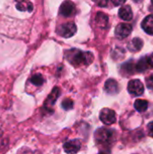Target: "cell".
Returning <instances> with one entry per match:
<instances>
[{"instance_id":"29","label":"cell","mask_w":153,"mask_h":154,"mask_svg":"<svg viewBox=\"0 0 153 154\" xmlns=\"http://www.w3.org/2000/svg\"><path fill=\"white\" fill-rule=\"evenodd\" d=\"M151 3H152V5H153V0H151Z\"/></svg>"},{"instance_id":"23","label":"cell","mask_w":153,"mask_h":154,"mask_svg":"<svg viewBox=\"0 0 153 154\" xmlns=\"http://www.w3.org/2000/svg\"><path fill=\"white\" fill-rule=\"evenodd\" d=\"M147 130H148V134H149V136H151V137H152L153 138V121L148 124V125H147Z\"/></svg>"},{"instance_id":"13","label":"cell","mask_w":153,"mask_h":154,"mask_svg":"<svg viewBox=\"0 0 153 154\" xmlns=\"http://www.w3.org/2000/svg\"><path fill=\"white\" fill-rule=\"evenodd\" d=\"M142 27L148 34L153 35V14H150L144 18L142 23Z\"/></svg>"},{"instance_id":"12","label":"cell","mask_w":153,"mask_h":154,"mask_svg":"<svg viewBox=\"0 0 153 154\" xmlns=\"http://www.w3.org/2000/svg\"><path fill=\"white\" fill-rule=\"evenodd\" d=\"M143 46V41L141 38H133L129 43H128V50L132 52H137L139 51Z\"/></svg>"},{"instance_id":"26","label":"cell","mask_w":153,"mask_h":154,"mask_svg":"<svg viewBox=\"0 0 153 154\" xmlns=\"http://www.w3.org/2000/svg\"><path fill=\"white\" fill-rule=\"evenodd\" d=\"M134 2H140V1H142V0H133Z\"/></svg>"},{"instance_id":"11","label":"cell","mask_w":153,"mask_h":154,"mask_svg":"<svg viewBox=\"0 0 153 154\" xmlns=\"http://www.w3.org/2000/svg\"><path fill=\"white\" fill-rule=\"evenodd\" d=\"M119 17L124 21H130L133 19V10L130 5H124L119 9Z\"/></svg>"},{"instance_id":"17","label":"cell","mask_w":153,"mask_h":154,"mask_svg":"<svg viewBox=\"0 0 153 154\" xmlns=\"http://www.w3.org/2000/svg\"><path fill=\"white\" fill-rule=\"evenodd\" d=\"M121 71H122V73H126V75H132L134 72V66L133 64V61L124 63L122 66Z\"/></svg>"},{"instance_id":"14","label":"cell","mask_w":153,"mask_h":154,"mask_svg":"<svg viewBox=\"0 0 153 154\" xmlns=\"http://www.w3.org/2000/svg\"><path fill=\"white\" fill-rule=\"evenodd\" d=\"M96 23L99 27L106 28L108 24V16L102 12H98L96 16Z\"/></svg>"},{"instance_id":"24","label":"cell","mask_w":153,"mask_h":154,"mask_svg":"<svg viewBox=\"0 0 153 154\" xmlns=\"http://www.w3.org/2000/svg\"><path fill=\"white\" fill-rule=\"evenodd\" d=\"M111 1H112V3H113L115 5H123L124 3H125L126 0H111Z\"/></svg>"},{"instance_id":"10","label":"cell","mask_w":153,"mask_h":154,"mask_svg":"<svg viewBox=\"0 0 153 154\" xmlns=\"http://www.w3.org/2000/svg\"><path fill=\"white\" fill-rule=\"evenodd\" d=\"M105 90L109 95H116L119 92V85L116 80L110 79L105 84Z\"/></svg>"},{"instance_id":"16","label":"cell","mask_w":153,"mask_h":154,"mask_svg":"<svg viewBox=\"0 0 153 154\" xmlns=\"http://www.w3.org/2000/svg\"><path fill=\"white\" fill-rule=\"evenodd\" d=\"M149 106V103L147 100L144 99H137L134 102V108L136 111L140 112V113H143L148 109Z\"/></svg>"},{"instance_id":"15","label":"cell","mask_w":153,"mask_h":154,"mask_svg":"<svg viewBox=\"0 0 153 154\" xmlns=\"http://www.w3.org/2000/svg\"><path fill=\"white\" fill-rule=\"evenodd\" d=\"M16 1V7L20 11H32V4L31 2H27L25 0H15Z\"/></svg>"},{"instance_id":"8","label":"cell","mask_w":153,"mask_h":154,"mask_svg":"<svg viewBox=\"0 0 153 154\" xmlns=\"http://www.w3.org/2000/svg\"><path fill=\"white\" fill-rule=\"evenodd\" d=\"M64 152L68 154H75L78 152V151L81 148V143L79 140L75 139V140H70L67 143H64L63 145Z\"/></svg>"},{"instance_id":"28","label":"cell","mask_w":153,"mask_h":154,"mask_svg":"<svg viewBox=\"0 0 153 154\" xmlns=\"http://www.w3.org/2000/svg\"><path fill=\"white\" fill-rule=\"evenodd\" d=\"M98 154H106V153H105V152H100V153H98Z\"/></svg>"},{"instance_id":"2","label":"cell","mask_w":153,"mask_h":154,"mask_svg":"<svg viewBox=\"0 0 153 154\" xmlns=\"http://www.w3.org/2000/svg\"><path fill=\"white\" fill-rule=\"evenodd\" d=\"M116 132L112 129L99 128L95 133V140L97 144L103 146H109L115 141Z\"/></svg>"},{"instance_id":"6","label":"cell","mask_w":153,"mask_h":154,"mask_svg":"<svg viewBox=\"0 0 153 154\" xmlns=\"http://www.w3.org/2000/svg\"><path fill=\"white\" fill-rule=\"evenodd\" d=\"M133 32V26L129 23H120L115 28V36L118 39H124L128 37Z\"/></svg>"},{"instance_id":"3","label":"cell","mask_w":153,"mask_h":154,"mask_svg":"<svg viewBox=\"0 0 153 154\" xmlns=\"http://www.w3.org/2000/svg\"><path fill=\"white\" fill-rule=\"evenodd\" d=\"M100 120L106 125H112L116 122V114L114 110L109 108H104L99 115Z\"/></svg>"},{"instance_id":"18","label":"cell","mask_w":153,"mask_h":154,"mask_svg":"<svg viewBox=\"0 0 153 154\" xmlns=\"http://www.w3.org/2000/svg\"><path fill=\"white\" fill-rule=\"evenodd\" d=\"M148 69V62L146 58L141 59L135 66V69L139 72H143Z\"/></svg>"},{"instance_id":"1","label":"cell","mask_w":153,"mask_h":154,"mask_svg":"<svg viewBox=\"0 0 153 154\" xmlns=\"http://www.w3.org/2000/svg\"><path fill=\"white\" fill-rule=\"evenodd\" d=\"M67 60L74 66L89 65L94 60V55L89 51H82L79 50H69L65 54Z\"/></svg>"},{"instance_id":"9","label":"cell","mask_w":153,"mask_h":154,"mask_svg":"<svg viewBox=\"0 0 153 154\" xmlns=\"http://www.w3.org/2000/svg\"><path fill=\"white\" fill-rule=\"evenodd\" d=\"M60 89L58 87H55L52 89V91L50 92V94L48 96V97L45 100V102H44V107H45V109L50 110L51 106H54V104L57 101V99L60 97Z\"/></svg>"},{"instance_id":"4","label":"cell","mask_w":153,"mask_h":154,"mask_svg":"<svg viewBox=\"0 0 153 154\" xmlns=\"http://www.w3.org/2000/svg\"><path fill=\"white\" fill-rule=\"evenodd\" d=\"M128 92L135 97L142 96L144 92V87L141 80L133 79L128 83Z\"/></svg>"},{"instance_id":"5","label":"cell","mask_w":153,"mask_h":154,"mask_svg":"<svg viewBox=\"0 0 153 154\" xmlns=\"http://www.w3.org/2000/svg\"><path fill=\"white\" fill-rule=\"evenodd\" d=\"M77 32V26L74 23H67L59 27L58 33L64 37V38H69L73 36Z\"/></svg>"},{"instance_id":"19","label":"cell","mask_w":153,"mask_h":154,"mask_svg":"<svg viewBox=\"0 0 153 154\" xmlns=\"http://www.w3.org/2000/svg\"><path fill=\"white\" fill-rule=\"evenodd\" d=\"M30 80H31V82H32L33 85H35V86H37V87L41 86V85L43 84V81H44V79H43V78H42V76H41V74L33 75V76L31 78Z\"/></svg>"},{"instance_id":"27","label":"cell","mask_w":153,"mask_h":154,"mask_svg":"<svg viewBox=\"0 0 153 154\" xmlns=\"http://www.w3.org/2000/svg\"><path fill=\"white\" fill-rule=\"evenodd\" d=\"M2 135V130H0V136Z\"/></svg>"},{"instance_id":"25","label":"cell","mask_w":153,"mask_h":154,"mask_svg":"<svg viewBox=\"0 0 153 154\" xmlns=\"http://www.w3.org/2000/svg\"><path fill=\"white\" fill-rule=\"evenodd\" d=\"M147 59V62H148V65H150L151 67H152L153 68V53L152 54H151L148 58H146Z\"/></svg>"},{"instance_id":"22","label":"cell","mask_w":153,"mask_h":154,"mask_svg":"<svg viewBox=\"0 0 153 154\" xmlns=\"http://www.w3.org/2000/svg\"><path fill=\"white\" fill-rule=\"evenodd\" d=\"M97 5L101 7H106L108 4V0H93Z\"/></svg>"},{"instance_id":"7","label":"cell","mask_w":153,"mask_h":154,"mask_svg":"<svg viewBox=\"0 0 153 154\" xmlns=\"http://www.w3.org/2000/svg\"><path fill=\"white\" fill-rule=\"evenodd\" d=\"M75 13H76V5L73 2H71L70 0H65L61 4L60 7V14L61 15L69 17L75 14Z\"/></svg>"},{"instance_id":"21","label":"cell","mask_w":153,"mask_h":154,"mask_svg":"<svg viewBox=\"0 0 153 154\" xmlns=\"http://www.w3.org/2000/svg\"><path fill=\"white\" fill-rule=\"evenodd\" d=\"M146 84H147V87L149 88L153 89V74H151V76H149L146 79Z\"/></svg>"},{"instance_id":"20","label":"cell","mask_w":153,"mask_h":154,"mask_svg":"<svg viewBox=\"0 0 153 154\" xmlns=\"http://www.w3.org/2000/svg\"><path fill=\"white\" fill-rule=\"evenodd\" d=\"M61 106L64 110H70L73 107V101L70 98H66L62 101Z\"/></svg>"}]
</instances>
